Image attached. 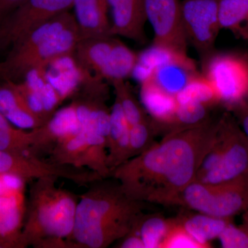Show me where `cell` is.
<instances>
[{"label":"cell","mask_w":248,"mask_h":248,"mask_svg":"<svg viewBox=\"0 0 248 248\" xmlns=\"http://www.w3.org/2000/svg\"><path fill=\"white\" fill-rule=\"evenodd\" d=\"M79 40L74 15H58L11 46L6 60L0 62L2 80L17 82L31 71L46 69L59 59L74 55Z\"/></svg>","instance_id":"4"},{"label":"cell","mask_w":248,"mask_h":248,"mask_svg":"<svg viewBox=\"0 0 248 248\" xmlns=\"http://www.w3.org/2000/svg\"><path fill=\"white\" fill-rule=\"evenodd\" d=\"M202 63V74L228 111L248 102V54L215 51Z\"/></svg>","instance_id":"6"},{"label":"cell","mask_w":248,"mask_h":248,"mask_svg":"<svg viewBox=\"0 0 248 248\" xmlns=\"http://www.w3.org/2000/svg\"><path fill=\"white\" fill-rule=\"evenodd\" d=\"M179 218L181 224L200 244L211 248L210 241L218 239L227 225L232 218H221L205 214L186 215Z\"/></svg>","instance_id":"19"},{"label":"cell","mask_w":248,"mask_h":248,"mask_svg":"<svg viewBox=\"0 0 248 248\" xmlns=\"http://www.w3.org/2000/svg\"><path fill=\"white\" fill-rule=\"evenodd\" d=\"M175 220L176 218H166L161 215H143L137 230L145 248H159Z\"/></svg>","instance_id":"25"},{"label":"cell","mask_w":248,"mask_h":248,"mask_svg":"<svg viewBox=\"0 0 248 248\" xmlns=\"http://www.w3.org/2000/svg\"><path fill=\"white\" fill-rule=\"evenodd\" d=\"M145 15L154 34L153 45L187 55L181 0H145Z\"/></svg>","instance_id":"12"},{"label":"cell","mask_w":248,"mask_h":248,"mask_svg":"<svg viewBox=\"0 0 248 248\" xmlns=\"http://www.w3.org/2000/svg\"><path fill=\"white\" fill-rule=\"evenodd\" d=\"M218 20L221 30L248 40V0H219Z\"/></svg>","instance_id":"20"},{"label":"cell","mask_w":248,"mask_h":248,"mask_svg":"<svg viewBox=\"0 0 248 248\" xmlns=\"http://www.w3.org/2000/svg\"><path fill=\"white\" fill-rule=\"evenodd\" d=\"M230 112L234 115L248 140V102L242 103Z\"/></svg>","instance_id":"30"},{"label":"cell","mask_w":248,"mask_h":248,"mask_svg":"<svg viewBox=\"0 0 248 248\" xmlns=\"http://www.w3.org/2000/svg\"><path fill=\"white\" fill-rule=\"evenodd\" d=\"M26 183L14 176L0 174V248H23Z\"/></svg>","instance_id":"11"},{"label":"cell","mask_w":248,"mask_h":248,"mask_svg":"<svg viewBox=\"0 0 248 248\" xmlns=\"http://www.w3.org/2000/svg\"><path fill=\"white\" fill-rule=\"evenodd\" d=\"M159 248H207L194 239L184 227L181 224L179 218L175 222L166 235Z\"/></svg>","instance_id":"28"},{"label":"cell","mask_w":248,"mask_h":248,"mask_svg":"<svg viewBox=\"0 0 248 248\" xmlns=\"http://www.w3.org/2000/svg\"><path fill=\"white\" fill-rule=\"evenodd\" d=\"M49 155L53 162L91 170L104 179L110 177L108 140L89 129L82 128L59 142Z\"/></svg>","instance_id":"7"},{"label":"cell","mask_w":248,"mask_h":248,"mask_svg":"<svg viewBox=\"0 0 248 248\" xmlns=\"http://www.w3.org/2000/svg\"><path fill=\"white\" fill-rule=\"evenodd\" d=\"M138 55L122 42L116 40L110 61L103 73L102 79L111 82L125 79L133 74L138 63Z\"/></svg>","instance_id":"23"},{"label":"cell","mask_w":248,"mask_h":248,"mask_svg":"<svg viewBox=\"0 0 248 248\" xmlns=\"http://www.w3.org/2000/svg\"><path fill=\"white\" fill-rule=\"evenodd\" d=\"M25 0H0V19Z\"/></svg>","instance_id":"32"},{"label":"cell","mask_w":248,"mask_h":248,"mask_svg":"<svg viewBox=\"0 0 248 248\" xmlns=\"http://www.w3.org/2000/svg\"><path fill=\"white\" fill-rule=\"evenodd\" d=\"M243 224L248 229V208L243 213Z\"/></svg>","instance_id":"33"},{"label":"cell","mask_w":248,"mask_h":248,"mask_svg":"<svg viewBox=\"0 0 248 248\" xmlns=\"http://www.w3.org/2000/svg\"><path fill=\"white\" fill-rule=\"evenodd\" d=\"M218 120L165 135L160 142L111 171L110 177L138 202L172 205L174 200L195 180L211 148Z\"/></svg>","instance_id":"1"},{"label":"cell","mask_w":248,"mask_h":248,"mask_svg":"<svg viewBox=\"0 0 248 248\" xmlns=\"http://www.w3.org/2000/svg\"><path fill=\"white\" fill-rule=\"evenodd\" d=\"M219 0L181 1L183 27L187 43L202 62L215 52L217 36L221 30L218 20Z\"/></svg>","instance_id":"10"},{"label":"cell","mask_w":248,"mask_h":248,"mask_svg":"<svg viewBox=\"0 0 248 248\" xmlns=\"http://www.w3.org/2000/svg\"><path fill=\"white\" fill-rule=\"evenodd\" d=\"M73 0H25L0 19V49L73 8Z\"/></svg>","instance_id":"9"},{"label":"cell","mask_w":248,"mask_h":248,"mask_svg":"<svg viewBox=\"0 0 248 248\" xmlns=\"http://www.w3.org/2000/svg\"><path fill=\"white\" fill-rule=\"evenodd\" d=\"M130 128L122 106L115 97L110 111V129L108 140V166L110 172L128 160Z\"/></svg>","instance_id":"18"},{"label":"cell","mask_w":248,"mask_h":248,"mask_svg":"<svg viewBox=\"0 0 248 248\" xmlns=\"http://www.w3.org/2000/svg\"><path fill=\"white\" fill-rule=\"evenodd\" d=\"M158 134L157 129L151 117L130 125L128 159L138 156L153 146L156 143L155 138Z\"/></svg>","instance_id":"27"},{"label":"cell","mask_w":248,"mask_h":248,"mask_svg":"<svg viewBox=\"0 0 248 248\" xmlns=\"http://www.w3.org/2000/svg\"><path fill=\"white\" fill-rule=\"evenodd\" d=\"M223 248H248V229L244 224L228 223L218 238Z\"/></svg>","instance_id":"29"},{"label":"cell","mask_w":248,"mask_h":248,"mask_svg":"<svg viewBox=\"0 0 248 248\" xmlns=\"http://www.w3.org/2000/svg\"><path fill=\"white\" fill-rule=\"evenodd\" d=\"M107 178L91 183L79 197L70 248H106L123 239L141 221L143 203Z\"/></svg>","instance_id":"2"},{"label":"cell","mask_w":248,"mask_h":248,"mask_svg":"<svg viewBox=\"0 0 248 248\" xmlns=\"http://www.w3.org/2000/svg\"><path fill=\"white\" fill-rule=\"evenodd\" d=\"M0 113L17 128L32 130L47 123L31 108L17 82L0 81Z\"/></svg>","instance_id":"15"},{"label":"cell","mask_w":248,"mask_h":248,"mask_svg":"<svg viewBox=\"0 0 248 248\" xmlns=\"http://www.w3.org/2000/svg\"><path fill=\"white\" fill-rule=\"evenodd\" d=\"M210 108L197 103L179 104L174 118L165 130V135L198 126L210 120L209 110Z\"/></svg>","instance_id":"24"},{"label":"cell","mask_w":248,"mask_h":248,"mask_svg":"<svg viewBox=\"0 0 248 248\" xmlns=\"http://www.w3.org/2000/svg\"><path fill=\"white\" fill-rule=\"evenodd\" d=\"M112 22L111 35H119L143 43L146 40L144 27L145 0H107Z\"/></svg>","instance_id":"14"},{"label":"cell","mask_w":248,"mask_h":248,"mask_svg":"<svg viewBox=\"0 0 248 248\" xmlns=\"http://www.w3.org/2000/svg\"><path fill=\"white\" fill-rule=\"evenodd\" d=\"M0 174L14 176L26 182L54 177L81 186H88L97 179L95 172L84 168L46 161L33 155L3 151H0Z\"/></svg>","instance_id":"8"},{"label":"cell","mask_w":248,"mask_h":248,"mask_svg":"<svg viewBox=\"0 0 248 248\" xmlns=\"http://www.w3.org/2000/svg\"><path fill=\"white\" fill-rule=\"evenodd\" d=\"M58 179L47 177L30 182L23 248H70L79 199L57 186Z\"/></svg>","instance_id":"3"},{"label":"cell","mask_w":248,"mask_h":248,"mask_svg":"<svg viewBox=\"0 0 248 248\" xmlns=\"http://www.w3.org/2000/svg\"><path fill=\"white\" fill-rule=\"evenodd\" d=\"M179 104L197 103L211 108L219 104L213 86L202 73L193 75L175 94Z\"/></svg>","instance_id":"22"},{"label":"cell","mask_w":248,"mask_h":248,"mask_svg":"<svg viewBox=\"0 0 248 248\" xmlns=\"http://www.w3.org/2000/svg\"><path fill=\"white\" fill-rule=\"evenodd\" d=\"M35 129L17 128L0 113V151L35 156Z\"/></svg>","instance_id":"21"},{"label":"cell","mask_w":248,"mask_h":248,"mask_svg":"<svg viewBox=\"0 0 248 248\" xmlns=\"http://www.w3.org/2000/svg\"><path fill=\"white\" fill-rule=\"evenodd\" d=\"M118 246L121 248H145L144 244L136 228L130 232L123 239L120 240Z\"/></svg>","instance_id":"31"},{"label":"cell","mask_w":248,"mask_h":248,"mask_svg":"<svg viewBox=\"0 0 248 248\" xmlns=\"http://www.w3.org/2000/svg\"><path fill=\"white\" fill-rule=\"evenodd\" d=\"M227 140L218 166L201 178L199 182L221 184L234 180L248 172V140L234 115L227 111L223 115Z\"/></svg>","instance_id":"13"},{"label":"cell","mask_w":248,"mask_h":248,"mask_svg":"<svg viewBox=\"0 0 248 248\" xmlns=\"http://www.w3.org/2000/svg\"><path fill=\"white\" fill-rule=\"evenodd\" d=\"M172 205L218 218H233L248 208V172L221 184L195 180L177 196Z\"/></svg>","instance_id":"5"},{"label":"cell","mask_w":248,"mask_h":248,"mask_svg":"<svg viewBox=\"0 0 248 248\" xmlns=\"http://www.w3.org/2000/svg\"><path fill=\"white\" fill-rule=\"evenodd\" d=\"M115 97L118 99L130 125L140 123L149 118L146 109L138 102L125 79L112 81Z\"/></svg>","instance_id":"26"},{"label":"cell","mask_w":248,"mask_h":248,"mask_svg":"<svg viewBox=\"0 0 248 248\" xmlns=\"http://www.w3.org/2000/svg\"><path fill=\"white\" fill-rule=\"evenodd\" d=\"M0 81H2V78H1V71H0Z\"/></svg>","instance_id":"34"},{"label":"cell","mask_w":248,"mask_h":248,"mask_svg":"<svg viewBox=\"0 0 248 248\" xmlns=\"http://www.w3.org/2000/svg\"><path fill=\"white\" fill-rule=\"evenodd\" d=\"M73 8L80 40L112 36L107 0H73Z\"/></svg>","instance_id":"17"},{"label":"cell","mask_w":248,"mask_h":248,"mask_svg":"<svg viewBox=\"0 0 248 248\" xmlns=\"http://www.w3.org/2000/svg\"><path fill=\"white\" fill-rule=\"evenodd\" d=\"M141 96L144 108L154 122L158 133H164L177 111L175 95L165 90L151 76L142 81Z\"/></svg>","instance_id":"16"}]
</instances>
